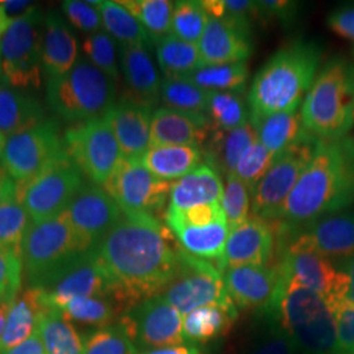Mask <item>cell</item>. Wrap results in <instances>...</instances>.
I'll list each match as a JSON object with an SVG mask.
<instances>
[{
	"mask_svg": "<svg viewBox=\"0 0 354 354\" xmlns=\"http://www.w3.org/2000/svg\"><path fill=\"white\" fill-rule=\"evenodd\" d=\"M156 216L122 210L121 218L92 251L113 285L124 311L160 295L176 276L180 245Z\"/></svg>",
	"mask_w": 354,
	"mask_h": 354,
	"instance_id": "obj_1",
	"label": "cell"
},
{
	"mask_svg": "<svg viewBox=\"0 0 354 354\" xmlns=\"http://www.w3.org/2000/svg\"><path fill=\"white\" fill-rule=\"evenodd\" d=\"M354 203V138L322 140L311 163L282 205L277 228L302 227Z\"/></svg>",
	"mask_w": 354,
	"mask_h": 354,
	"instance_id": "obj_2",
	"label": "cell"
},
{
	"mask_svg": "<svg viewBox=\"0 0 354 354\" xmlns=\"http://www.w3.org/2000/svg\"><path fill=\"white\" fill-rule=\"evenodd\" d=\"M320 59V48L304 39L276 51L253 77L247 97L253 127L272 114L299 109L317 77Z\"/></svg>",
	"mask_w": 354,
	"mask_h": 354,
	"instance_id": "obj_3",
	"label": "cell"
},
{
	"mask_svg": "<svg viewBox=\"0 0 354 354\" xmlns=\"http://www.w3.org/2000/svg\"><path fill=\"white\" fill-rule=\"evenodd\" d=\"M302 124L324 142L342 140L354 124V64L333 57L324 64L308 89L301 109Z\"/></svg>",
	"mask_w": 354,
	"mask_h": 354,
	"instance_id": "obj_4",
	"label": "cell"
},
{
	"mask_svg": "<svg viewBox=\"0 0 354 354\" xmlns=\"http://www.w3.org/2000/svg\"><path fill=\"white\" fill-rule=\"evenodd\" d=\"M273 315L295 342L299 353L339 354L332 308L315 291L283 277Z\"/></svg>",
	"mask_w": 354,
	"mask_h": 354,
	"instance_id": "obj_5",
	"label": "cell"
},
{
	"mask_svg": "<svg viewBox=\"0 0 354 354\" xmlns=\"http://www.w3.org/2000/svg\"><path fill=\"white\" fill-rule=\"evenodd\" d=\"M86 252L67 212L32 223L21 248L26 281L30 288H44Z\"/></svg>",
	"mask_w": 354,
	"mask_h": 354,
	"instance_id": "obj_6",
	"label": "cell"
},
{
	"mask_svg": "<svg viewBox=\"0 0 354 354\" xmlns=\"http://www.w3.org/2000/svg\"><path fill=\"white\" fill-rule=\"evenodd\" d=\"M46 100L66 121L77 124L100 118L115 102L114 79L83 57L67 74L48 79Z\"/></svg>",
	"mask_w": 354,
	"mask_h": 354,
	"instance_id": "obj_7",
	"label": "cell"
},
{
	"mask_svg": "<svg viewBox=\"0 0 354 354\" xmlns=\"http://www.w3.org/2000/svg\"><path fill=\"white\" fill-rule=\"evenodd\" d=\"M44 23L45 16L37 7L13 17L0 39L1 83L28 92L41 87Z\"/></svg>",
	"mask_w": 354,
	"mask_h": 354,
	"instance_id": "obj_8",
	"label": "cell"
},
{
	"mask_svg": "<svg viewBox=\"0 0 354 354\" xmlns=\"http://www.w3.org/2000/svg\"><path fill=\"white\" fill-rule=\"evenodd\" d=\"M83 187L84 175L64 151L36 176L17 183V200L38 223L66 212Z\"/></svg>",
	"mask_w": 354,
	"mask_h": 354,
	"instance_id": "obj_9",
	"label": "cell"
},
{
	"mask_svg": "<svg viewBox=\"0 0 354 354\" xmlns=\"http://www.w3.org/2000/svg\"><path fill=\"white\" fill-rule=\"evenodd\" d=\"M160 295L183 315L207 306L236 308L226 290L222 272L184 250H180L176 276Z\"/></svg>",
	"mask_w": 354,
	"mask_h": 354,
	"instance_id": "obj_10",
	"label": "cell"
},
{
	"mask_svg": "<svg viewBox=\"0 0 354 354\" xmlns=\"http://www.w3.org/2000/svg\"><path fill=\"white\" fill-rule=\"evenodd\" d=\"M64 151L92 184L102 187L124 155L106 117L77 122L64 133Z\"/></svg>",
	"mask_w": 354,
	"mask_h": 354,
	"instance_id": "obj_11",
	"label": "cell"
},
{
	"mask_svg": "<svg viewBox=\"0 0 354 354\" xmlns=\"http://www.w3.org/2000/svg\"><path fill=\"white\" fill-rule=\"evenodd\" d=\"M322 140L314 136L276 156L274 162L253 189L252 213L264 221H276L282 205L311 163Z\"/></svg>",
	"mask_w": 354,
	"mask_h": 354,
	"instance_id": "obj_12",
	"label": "cell"
},
{
	"mask_svg": "<svg viewBox=\"0 0 354 354\" xmlns=\"http://www.w3.org/2000/svg\"><path fill=\"white\" fill-rule=\"evenodd\" d=\"M117 323L138 351L146 352L187 344L183 333L184 315L162 295H155L129 307Z\"/></svg>",
	"mask_w": 354,
	"mask_h": 354,
	"instance_id": "obj_13",
	"label": "cell"
},
{
	"mask_svg": "<svg viewBox=\"0 0 354 354\" xmlns=\"http://www.w3.org/2000/svg\"><path fill=\"white\" fill-rule=\"evenodd\" d=\"M172 184L153 176L140 158L124 156L102 188L122 210L155 216L169 201Z\"/></svg>",
	"mask_w": 354,
	"mask_h": 354,
	"instance_id": "obj_14",
	"label": "cell"
},
{
	"mask_svg": "<svg viewBox=\"0 0 354 354\" xmlns=\"http://www.w3.org/2000/svg\"><path fill=\"white\" fill-rule=\"evenodd\" d=\"M64 151V142L57 122L46 120L41 125L6 140L0 165L16 183H23L41 172Z\"/></svg>",
	"mask_w": 354,
	"mask_h": 354,
	"instance_id": "obj_15",
	"label": "cell"
},
{
	"mask_svg": "<svg viewBox=\"0 0 354 354\" xmlns=\"http://www.w3.org/2000/svg\"><path fill=\"white\" fill-rule=\"evenodd\" d=\"M279 264L283 277L315 291L333 306L346 299L348 276L333 261L294 243H279Z\"/></svg>",
	"mask_w": 354,
	"mask_h": 354,
	"instance_id": "obj_16",
	"label": "cell"
},
{
	"mask_svg": "<svg viewBox=\"0 0 354 354\" xmlns=\"http://www.w3.org/2000/svg\"><path fill=\"white\" fill-rule=\"evenodd\" d=\"M279 243H294L330 261L354 259V209L326 215L302 227L277 228Z\"/></svg>",
	"mask_w": 354,
	"mask_h": 354,
	"instance_id": "obj_17",
	"label": "cell"
},
{
	"mask_svg": "<svg viewBox=\"0 0 354 354\" xmlns=\"http://www.w3.org/2000/svg\"><path fill=\"white\" fill-rule=\"evenodd\" d=\"M228 295L238 310L273 315L283 288L279 264L232 266L222 270Z\"/></svg>",
	"mask_w": 354,
	"mask_h": 354,
	"instance_id": "obj_18",
	"label": "cell"
},
{
	"mask_svg": "<svg viewBox=\"0 0 354 354\" xmlns=\"http://www.w3.org/2000/svg\"><path fill=\"white\" fill-rule=\"evenodd\" d=\"M38 291L42 304L53 310H57L58 306L75 297L113 299L114 292L111 279L96 260L92 250L82 254L73 266Z\"/></svg>",
	"mask_w": 354,
	"mask_h": 354,
	"instance_id": "obj_19",
	"label": "cell"
},
{
	"mask_svg": "<svg viewBox=\"0 0 354 354\" xmlns=\"http://www.w3.org/2000/svg\"><path fill=\"white\" fill-rule=\"evenodd\" d=\"M76 235L86 251H91L121 218L122 209L96 184H84L67 207Z\"/></svg>",
	"mask_w": 354,
	"mask_h": 354,
	"instance_id": "obj_20",
	"label": "cell"
},
{
	"mask_svg": "<svg viewBox=\"0 0 354 354\" xmlns=\"http://www.w3.org/2000/svg\"><path fill=\"white\" fill-rule=\"evenodd\" d=\"M276 248V235L269 223L251 216L236 227L231 228L222 257L216 268L222 272L227 268L241 266H268Z\"/></svg>",
	"mask_w": 354,
	"mask_h": 354,
	"instance_id": "obj_21",
	"label": "cell"
},
{
	"mask_svg": "<svg viewBox=\"0 0 354 354\" xmlns=\"http://www.w3.org/2000/svg\"><path fill=\"white\" fill-rule=\"evenodd\" d=\"M152 112L151 105L127 96L105 114L125 158H140L151 147Z\"/></svg>",
	"mask_w": 354,
	"mask_h": 354,
	"instance_id": "obj_22",
	"label": "cell"
},
{
	"mask_svg": "<svg viewBox=\"0 0 354 354\" xmlns=\"http://www.w3.org/2000/svg\"><path fill=\"white\" fill-rule=\"evenodd\" d=\"M197 46L203 66L247 62L253 51L252 29L210 17Z\"/></svg>",
	"mask_w": 354,
	"mask_h": 354,
	"instance_id": "obj_23",
	"label": "cell"
},
{
	"mask_svg": "<svg viewBox=\"0 0 354 354\" xmlns=\"http://www.w3.org/2000/svg\"><path fill=\"white\" fill-rule=\"evenodd\" d=\"M212 125L206 114L188 113L167 106L156 108L151 117V147L194 146L209 140Z\"/></svg>",
	"mask_w": 354,
	"mask_h": 354,
	"instance_id": "obj_24",
	"label": "cell"
},
{
	"mask_svg": "<svg viewBox=\"0 0 354 354\" xmlns=\"http://www.w3.org/2000/svg\"><path fill=\"white\" fill-rule=\"evenodd\" d=\"M150 49L146 45H120V70L130 92L129 96L152 106L159 99L162 80Z\"/></svg>",
	"mask_w": 354,
	"mask_h": 354,
	"instance_id": "obj_25",
	"label": "cell"
},
{
	"mask_svg": "<svg viewBox=\"0 0 354 354\" xmlns=\"http://www.w3.org/2000/svg\"><path fill=\"white\" fill-rule=\"evenodd\" d=\"M76 62L77 44L71 29L59 13H48L42 36V68L48 79L67 74Z\"/></svg>",
	"mask_w": 354,
	"mask_h": 354,
	"instance_id": "obj_26",
	"label": "cell"
},
{
	"mask_svg": "<svg viewBox=\"0 0 354 354\" xmlns=\"http://www.w3.org/2000/svg\"><path fill=\"white\" fill-rule=\"evenodd\" d=\"M44 105L28 91L0 84V133L10 138L45 122Z\"/></svg>",
	"mask_w": 354,
	"mask_h": 354,
	"instance_id": "obj_27",
	"label": "cell"
},
{
	"mask_svg": "<svg viewBox=\"0 0 354 354\" xmlns=\"http://www.w3.org/2000/svg\"><path fill=\"white\" fill-rule=\"evenodd\" d=\"M223 183L213 167L201 165L172 184L169 209L187 210L193 206L221 203Z\"/></svg>",
	"mask_w": 354,
	"mask_h": 354,
	"instance_id": "obj_28",
	"label": "cell"
},
{
	"mask_svg": "<svg viewBox=\"0 0 354 354\" xmlns=\"http://www.w3.org/2000/svg\"><path fill=\"white\" fill-rule=\"evenodd\" d=\"M256 140L257 131L251 122L228 131L212 130L209 140L205 143L203 159L206 165L213 167L219 175H232L241 155Z\"/></svg>",
	"mask_w": 354,
	"mask_h": 354,
	"instance_id": "obj_29",
	"label": "cell"
},
{
	"mask_svg": "<svg viewBox=\"0 0 354 354\" xmlns=\"http://www.w3.org/2000/svg\"><path fill=\"white\" fill-rule=\"evenodd\" d=\"M44 310L45 306L41 302L39 291L36 288L29 286L13 301L6 326L0 335V354L20 345L36 332Z\"/></svg>",
	"mask_w": 354,
	"mask_h": 354,
	"instance_id": "obj_30",
	"label": "cell"
},
{
	"mask_svg": "<svg viewBox=\"0 0 354 354\" xmlns=\"http://www.w3.org/2000/svg\"><path fill=\"white\" fill-rule=\"evenodd\" d=\"M203 159V150L194 146H156L140 158L146 169L165 181L187 176L201 165Z\"/></svg>",
	"mask_w": 354,
	"mask_h": 354,
	"instance_id": "obj_31",
	"label": "cell"
},
{
	"mask_svg": "<svg viewBox=\"0 0 354 354\" xmlns=\"http://www.w3.org/2000/svg\"><path fill=\"white\" fill-rule=\"evenodd\" d=\"M254 127L257 140L273 156H279L311 136L304 127L299 109L272 114Z\"/></svg>",
	"mask_w": 354,
	"mask_h": 354,
	"instance_id": "obj_32",
	"label": "cell"
},
{
	"mask_svg": "<svg viewBox=\"0 0 354 354\" xmlns=\"http://www.w3.org/2000/svg\"><path fill=\"white\" fill-rule=\"evenodd\" d=\"M181 250L203 260H219L223 254L230 228L227 222H218L203 227H168Z\"/></svg>",
	"mask_w": 354,
	"mask_h": 354,
	"instance_id": "obj_33",
	"label": "cell"
},
{
	"mask_svg": "<svg viewBox=\"0 0 354 354\" xmlns=\"http://www.w3.org/2000/svg\"><path fill=\"white\" fill-rule=\"evenodd\" d=\"M238 317V308L201 307L184 315L183 333L187 344L207 342L225 336Z\"/></svg>",
	"mask_w": 354,
	"mask_h": 354,
	"instance_id": "obj_34",
	"label": "cell"
},
{
	"mask_svg": "<svg viewBox=\"0 0 354 354\" xmlns=\"http://www.w3.org/2000/svg\"><path fill=\"white\" fill-rule=\"evenodd\" d=\"M156 61L165 77H181L201 68L203 58L197 44L167 35L155 39Z\"/></svg>",
	"mask_w": 354,
	"mask_h": 354,
	"instance_id": "obj_35",
	"label": "cell"
},
{
	"mask_svg": "<svg viewBox=\"0 0 354 354\" xmlns=\"http://www.w3.org/2000/svg\"><path fill=\"white\" fill-rule=\"evenodd\" d=\"M102 15L105 32L120 45H146L155 44L151 35L140 21L118 1H93Z\"/></svg>",
	"mask_w": 354,
	"mask_h": 354,
	"instance_id": "obj_36",
	"label": "cell"
},
{
	"mask_svg": "<svg viewBox=\"0 0 354 354\" xmlns=\"http://www.w3.org/2000/svg\"><path fill=\"white\" fill-rule=\"evenodd\" d=\"M37 330L46 354H84L82 335L57 310L45 307Z\"/></svg>",
	"mask_w": 354,
	"mask_h": 354,
	"instance_id": "obj_37",
	"label": "cell"
},
{
	"mask_svg": "<svg viewBox=\"0 0 354 354\" xmlns=\"http://www.w3.org/2000/svg\"><path fill=\"white\" fill-rule=\"evenodd\" d=\"M250 77L247 62L203 66L201 68L181 76L188 83L209 92H232L243 95Z\"/></svg>",
	"mask_w": 354,
	"mask_h": 354,
	"instance_id": "obj_38",
	"label": "cell"
},
{
	"mask_svg": "<svg viewBox=\"0 0 354 354\" xmlns=\"http://www.w3.org/2000/svg\"><path fill=\"white\" fill-rule=\"evenodd\" d=\"M122 310L111 298L75 297L58 306L57 311L68 322L95 326L97 328L112 324Z\"/></svg>",
	"mask_w": 354,
	"mask_h": 354,
	"instance_id": "obj_39",
	"label": "cell"
},
{
	"mask_svg": "<svg viewBox=\"0 0 354 354\" xmlns=\"http://www.w3.org/2000/svg\"><path fill=\"white\" fill-rule=\"evenodd\" d=\"M206 115L212 130L228 131L250 122V111L239 93L210 92Z\"/></svg>",
	"mask_w": 354,
	"mask_h": 354,
	"instance_id": "obj_40",
	"label": "cell"
},
{
	"mask_svg": "<svg viewBox=\"0 0 354 354\" xmlns=\"http://www.w3.org/2000/svg\"><path fill=\"white\" fill-rule=\"evenodd\" d=\"M210 92L178 77H165L159 99L163 106L188 113L206 114Z\"/></svg>",
	"mask_w": 354,
	"mask_h": 354,
	"instance_id": "obj_41",
	"label": "cell"
},
{
	"mask_svg": "<svg viewBox=\"0 0 354 354\" xmlns=\"http://www.w3.org/2000/svg\"><path fill=\"white\" fill-rule=\"evenodd\" d=\"M153 39L169 35L175 3L168 0H121Z\"/></svg>",
	"mask_w": 354,
	"mask_h": 354,
	"instance_id": "obj_42",
	"label": "cell"
},
{
	"mask_svg": "<svg viewBox=\"0 0 354 354\" xmlns=\"http://www.w3.org/2000/svg\"><path fill=\"white\" fill-rule=\"evenodd\" d=\"M209 19L210 17L203 8V1H176L174 6L169 35L190 44H198Z\"/></svg>",
	"mask_w": 354,
	"mask_h": 354,
	"instance_id": "obj_43",
	"label": "cell"
},
{
	"mask_svg": "<svg viewBox=\"0 0 354 354\" xmlns=\"http://www.w3.org/2000/svg\"><path fill=\"white\" fill-rule=\"evenodd\" d=\"M30 215L15 198L0 206V245L21 257V248L30 227Z\"/></svg>",
	"mask_w": 354,
	"mask_h": 354,
	"instance_id": "obj_44",
	"label": "cell"
},
{
	"mask_svg": "<svg viewBox=\"0 0 354 354\" xmlns=\"http://www.w3.org/2000/svg\"><path fill=\"white\" fill-rule=\"evenodd\" d=\"M82 339L84 354H140L118 323L86 332Z\"/></svg>",
	"mask_w": 354,
	"mask_h": 354,
	"instance_id": "obj_45",
	"label": "cell"
},
{
	"mask_svg": "<svg viewBox=\"0 0 354 354\" xmlns=\"http://www.w3.org/2000/svg\"><path fill=\"white\" fill-rule=\"evenodd\" d=\"M82 50L84 58L112 79L120 76V46L106 32H96L84 38Z\"/></svg>",
	"mask_w": 354,
	"mask_h": 354,
	"instance_id": "obj_46",
	"label": "cell"
},
{
	"mask_svg": "<svg viewBox=\"0 0 354 354\" xmlns=\"http://www.w3.org/2000/svg\"><path fill=\"white\" fill-rule=\"evenodd\" d=\"M264 328L253 337L247 354H298L299 351L276 315H264Z\"/></svg>",
	"mask_w": 354,
	"mask_h": 354,
	"instance_id": "obj_47",
	"label": "cell"
},
{
	"mask_svg": "<svg viewBox=\"0 0 354 354\" xmlns=\"http://www.w3.org/2000/svg\"><path fill=\"white\" fill-rule=\"evenodd\" d=\"M222 209L230 230L247 221L251 207V192L235 175L226 176L223 184Z\"/></svg>",
	"mask_w": 354,
	"mask_h": 354,
	"instance_id": "obj_48",
	"label": "cell"
},
{
	"mask_svg": "<svg viewBox=\"0 0 354 354\" xmlns=\"http://www.w3.org/2000/svg\"><path fill=\"white\" fill-rule=\"evenodd\" d=\"M276 156H273L266 147L256 140L241 155V160L232 175L241 180L252 194L253 189L264 177L273 165Z\"/></svg>",
	"mask_w": 354,
	"mask_h": 354,
	"instance_id": "obj_49",
	"label": "cell"
},
{
	"mask_svg": "<svg viewBox=\"0 0 354 354\" xmlns=\"http://www.w3.org/2000/svg\"><path fill=\"white\" fill-rule=\"evenodd\" d=\"M203 8L209 17L225 20L236 26L252 29L254 17H259L256 1L248 0H203Z\"/></svg>",
	"mask_w": 354,
	"mask_h": 354,
	"instance_id": "obj_50",
	"label": "cell"
},
{
	"mask_svg": "<svg viewBox=\"0 0 354 354\" xmlns=\"http://www.w3.org/2000/svg\"><path fill=\"white\" fill-rule=\"evenodd\" d=\"M165 218L167 227H172V226L203 227V226H209L218 222H226V216L221 203L193 206L187 210H175V209L167 207Z\"/></svg>",
	"mask_w": 354,
	"mask_h": 354,
	"instance_id": "obj_51",
	"label": "cell"
},
{
	"mask_svg": "<svg viewBox=\"0 0 354 354\" xmlns=\"http://www.w3.org/2000/svg\"><path fill=\"white\" fill-rule=\"evenodd\" d=\"M21 257L0 245V301L13 302L21 288Z\"/></svg>",
	"mask_w": 354,
	"mask_h": 354,
	"instance_id": "obj_52",
	"label": "cell"
},
{
	"mask_svg": "<svg viewBox=\"0 0 354 354\" xmlns=\"http://www.w3.org/2000/svg\"><path fill=\"white\" fill-rule=\"evenodd\" d=\"M66 19L70 24L86 33L100 32L102 26V15L93 1H80V0H66L62 3Z\"/></svg>",
	"mask_w": 354,
	"mask_h": 354,
	"instance_id": "obj_53",
	"label": "cell"
},
{
	"mask_svg": "<svg viewBox=\"0 0 354 354\" xmlns=\"http://www.w3.org/2000/svg\"><path fill=\"white\" fill-rule=\"evenodd\" d=\"M330 308L335 317L339 354H354V304L344 299Z\"/></svg>",
	"mask_w": 354,
	"mask_h": 354,
	"instance_id": "obj_54",
	"label": "cell"
},
{
	"mask_svg": "<svg viewBox=\"0 0 354 354\" xmlns=\"http://www.w3.org/2000/svg\"><path fill=\"white\" fill-rule=\"evenodd\" d=\"M256 3L260 17H272L283 24H288L291 20H294L298 10L297 3L288 0H264Z\"/></svg>",
	"mask_w": 354,
	"mask_h": 354,
	"instance_id": "obj_55",
	"label": "cell"
},
{
	"mask_svg": "<svg viewBox=\"0 0 354 354\" xmlns=\"http://www.w3.org/2000/svg\"><path fill=\"white\" fill-rule=\"evenodd\" d=\"M327 23L336 35L354 42V6H344L329 13Z\"/></svg>",
	"mask_w": 354,
	"mask_h": 354,
	"instance_id": "obj_56",
	"label": "cell"
},
{
	"mask_svg": "<svg viewBox=\"0 0 354 354\" xmlns=\"http://www.w3.org/2000/svg\"><path fill=\"white\" fill-rule=\"evenodd\" d=\"M17 198V183L0 165V206Z\"/></svg>",
	"mask_w": 354,
	"mask_h": 354,
	"instance_id": "obj_57",
	"label": "cell"
},
{
	"mask_svg": "<svg viewBox=\"0 0 354 354\" xmlns=\"http://www.w3.org/2000/svg\"><path fill=\"white\" fill-rule=\"evenodd\" d=\"M3 354H46V351L44 348L39 333L36 329V332L28 340Z\"/></svg>",
	"mask_w": 354,
	"mask_h": 354,
	"instance_id": "obj_58",
	"label": "cell"
},
{
	"mask_svg": "<svg viewBox=\"0 0 354 354\" xmlns=\"http://www.w3.org/2000/svg\"><path fill=\"white\" fill-rule=\"evenodd\" d=\"M142 354H203L200 348L193 344H183L176 346H168V348H160V349H152L146 351Z\"/></svg>",
	"mask_w": 354,
	"mask_h": 354,
	"instance_id": "obj_59",
	"label": "cell"
},
{
	"mask_svg": "<svg viewBox=\"0 0 354 354\" xmlns=\"http://www.w3.org/2000/svg\"><path fill=\"white\" fill-rule=\"evenodd\" d=\"M346 276H348V294L346 299L354 304V259L344 261L342 263V269Z\"/></svg>",
	"mask_w": 354,
	"mask_h": 354,
	"instance_id": "obj_60",
	"label": "cell"
},
{
	"mask_svg": "<svg viewBox=\"0 0 354 354\" xmlns=\"http://www.w3.org/2000/svg\"><path fill=\"white\" fill-rule=\"evenodd\" d=\"M13 17H11L7 10L0 4V39L6 35L8 28L12 24Z\"/></svg>",
	"mask_w": 354,
	"mask_h": 354,
	"instance_id": "obj_61",
	"label": "cell"
},
{
	"mask_svg": "<svg viewBox=\"0 0 354 354\" xmlns=\"http://www.w3.org/2000/svg\"><path fill=\"white\" fill-rule=\"evenodd\" d=\"M11 304H12V302L0 301V335H1V332H3V329H4V326H6L7 317H8V314H10Z\"/></svg>",
	"mask_w": 354,
	"mask_h": 354,
	"instance_id": "obj_62",
	"label": "cell"
},
{
	"mask_svg": "<svg viewBox=\"0 0 354 354\" xmlns=\"http://www.w3.org/2000/svg\"><path fill=\"white\" fill-rule=\"evenodd\" d=\"M6 140H7V138L0 133V153H1V151H3V149H4V145H6Z\"/></svg>",
	"mask_w": 354,
	"mask_h": 354,
	"instance_id": "obj_63",
	"label": "cell"
},
{
	"mask_svg": "<svg viewBox=\"0 0 354 354\" xmlns=\"http://www.w3.org/2000/svg\"><path fill=\"white\" fill-rule=\"evenodd\" d=\"M0 75H1V62H0Z\"/></svg>",
	"mask_w": 354,
	"mask_h": 354,
	"instance_id": "obj_64",
	"label": "cell"
}]
</instances>
